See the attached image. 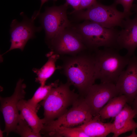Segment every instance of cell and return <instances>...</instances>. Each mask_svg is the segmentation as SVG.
I'll return each mask as SVG.
<instances>
[{"label":"cell","instance_id":"1","mask_svg":"<svg viewBox=\"0 0 137 137\" xmlns=\"http://www.w3.org/2000/svg\"><path fill=\"white\" fill-rule=\"evenodd\" d=\"M95 59V76L101 82L116 83L127 66L131 57L121 55L115 49L105 48L96 50Z\"/></svg>","mask_w":137,"mask_h":137},{"label":"cell","instance_id":"2","mask_svg":"<svg viewBox=\"0 0 137 137\" xmlns=\"http://www.w3.org/2000/svg\"><path fill=\"white\" fill-rule=\"evenodd\" d=\"M63 69L67 82L81 94L85 95L94 84L96 80L94 57L83 55L71 58L64 64Z\"/></svg>","mask_w":137,"mask_h":137},{"label":"cell","instance_id":"3","mask_svg":"<svg viewBox=\"0 0 137 137\" xmlns=\"http://www.w3.org/2000/svg\"><path fill=\"white\" fill-rule=\"evenodd\" d=\"M70 85L67 82L53 88L46 98L40 102L44 109V124L62 115L78 98V95L70 89Z\"/></svg>","mask_w":137,"mask_h":137},{"label":"cell","instance_id":"4","mask_svg":"<svg viewBox=\"0 0 137 137\" xmlns=\"http://www.w3.org/2000/svg\"><path fill=\"white\" fill-rule=\"evenodd\" d=\"M73 27L80 35L87 48L95 50L100 47L118 49L119 31L114 28H105L89 20Z\"/></svg>","mask_w":137,"mask_h":137},{"label":"cell","instance_id":"5","mask_svg":"<svg viewBox=\"0 0 137 137\" xmlns=\"http://www.w3.org/2000/svg\"><path fill=\"white\" fill-rule=\"evenodd\" d=\"M115 3L110 5H103L96 1L87 8L74 12L78 19L89 20L105 28H111L116 26L122 27L123 21L129 16L118 10Z\"/></svg>","mask_w":137,"mask_h":137},{"label":"cell","instance_id":"6","mask_svg":"<svg viewBox=\"0 0 137 137\" xmlns=\"http://www.w3.org/2000/svg\"><path fill=\"white\" fill-rule=\"evenodd\" d=\"M69 110L56 120L44 124L40 133L44 134L48 131L60 126H77L88 122L93 117L84 98H78Z\"/></svg>","mask_w":137,"mask_h":137},{"label":"cell","instance_id":"7","mask_svg":"<svg viewBox=\"0 0 137 137\" xmlns=\"http://www.w3.org/2000/svg\"><path fill=\"white\" fill-rule=\"evenodd\" d=\"M68 6L65 3L59 6L46 7L44 12L40 13L38 16L44 30L47 42L61 31L71 26L67 15Z\"/></svg>","mask_w":137,"mask_h":137},{"label":"cell","instance_id":"8","mask_svg":"<svg viewBox=\"0 0 137 137\" xmlns=\"http://www.w3.org/2000/svg\"><path fill=\"white\" fill-rule=\"evenodd\" d=\"M24 80L19 79L18 81L12 95L9 97H0V109L4 119L5 127L4 132L8 135L14 132L20 119V114L18 108L19 101L24 99L26 94V84Z\"/></svg>","mask_w":137,"mask_h":137},{"label":"cell","instance_id":"9","mask_svg":"<svg viewBox=\"0 0 137 137\" xmlns=\"http://www.w3.org/2000/svg\"><path fill=\"white\" fill-rule=\"evenodd\" d=\"M71 26L61 31L47 42L55 53L75 54L87 48L80 35Z\"/></svg>","mask_w":137,"mask_h":137},{"label":"cell","instance_id":"10","mask_svg":"<svg viewBox=\"0 0 137 137\" xmlns=\"http://www.w3.org/2000/svg\"><path fill=\"white\" fill-rule=\"evenodd\" d=\"M21 15L23 18L21 22L15 19L11 24V45L9 49L3 54L14 49H19L23 51L28 41L35 37L36 32L40 31L42 29L41 26L37 27L35 25L34 21L36 19L34 15L30 19L23 13H21Z\"/></svg>","mask_w":137,"mask_h":137},{"label":"cell","instance_id":"11","mask_svg":"<svg viewBox=\"0 0 137 137\" xmlns=\"http://www.w3.org/2000/svg\"><path fill=\"white\" fill-rule=\"evenodd\" d=\"M85 95L84 100L93 117L98 115L100 110L108 102L118 95L115 83L102 82L92 85Z\"/></svg>","mask_w":137,"mask_h":137},{"label":"cell","instance_id":"12","mask_svg":"<svg viewBox=\"0 0 137 137\" xmlns=\"http://www.w3.org/2000/svg\"><path fill=\"white\" fill-rule=\"evenodd\" d=\"M115 85L118 95L126 97L131 104L137 96V57H131L126 69L122 72Z\"/></svg>","mask_w":137,"mask_h":137},{"label":"cell","instance_id":"13","mask_svg":"<svg viewBox=\"0 0 137 137\" xmlns=\"http://www.w3.org/2000/svg\"><path fill=\"white\" fill-rule=\"evenodd\" d=\"M122 28L117 39L118 48L125 49L126 55L131 57L137 47V16L132 19L128 17L125 19Z\"/></svg>","mask_w":137,"mask_h":137},{"label":"cell","instance_id":"14","mask_svg":"<svg viewBox=\"0 0 137 137\" xmlns=\"http://www.w3.org/2000/svg\"><path fill=\"white\" fill-rule=\"evenodd\" d=\"M136 113L127 103L121 111L115 117L113 124V137L120 135L137 128V123L133 120Z\"/></svg>","mask_w":137,"mask_h":137},{"label":"cell","instance_id":"15","mask_svg":"<svg viewBox=\"0 0 137 137\" xmlns=\"http://www.w3.org/2000/svg\"><path fill=\"white\" fill-rule=\"evenodd\" d=\"M99 115L88 122L78 126L89 137H105L112 133L113 123L102 122Z\"/></svg>","mask_w":137,"mask_h":137},{"label":"cell","instance_id":"16","mask_svg":"<svg viewBox=\"0 0 137 137\" xmlns=\"http://www.w3.org/2000/svg\"><path fill=\"white\" fill-rule=\"evenodd\" d=\"M48 58L47 62L40 68H33V71L36 74L35 81L40 84L41 86L45 85L47 80L50 77L57 69L61 68L60 66L56 67V63L59 58V55L55 53L53 51L46 55Z\"/></svg>","mask_w":137,"mask_h":137},{"label":"cell","instance_id":"17","mask_svg":"<svg viewBox=\"0 0 137 137\" xmlns=\"http://www.w3.org/2000/svg\"><path fill=\"white\" fill-rule=\"evenodd\" d=\"M20 114L26 121L34 132L41 134L44 122L43 119L40 118L37 114V111L33 110L27 104V101L22 99L18 104Z\"/></svg>","mask_w":137,"mask_h":137},{"label":"cell","instance_id":"18","mask_svg":"<svg viewBox=\"0 0 137 137\" xmlns=\"http://www.w3.org/2000/svg\"><path fill=\"white\" fill-rule=\"evenodd\" d=\"M127 103V99L124 95H118L112 98L99 111V115L100 119L102 121L115 117Z\"/></svg>","mask_w":137,"mask_h":137},{"label":"cell","instance_id":"19","mask_svg":"<svg viewBox=\"0 0 137 137\" xmlns=\"http://www.w3.org/2000/svg\"><path fill=\"white\" fill-rule=\"evenodd\" d=\"M44 134L53 137H89L78 126H60L48 131Z\"/></svg>","mask_w":137,"mask_h":137},{"label":"cell","instance_id":"20","mask_svg":"<svg viewBox=\"0 0 137 137\" xmlns=\"http://www.w3.org/2000/svg\"><path fill=\"white\" fill-rule=\"evenodd\" d=\"M59 80H57L48 85H40L36 90L32 98L27 101L28 104L37 112L38 103L46 98L53 88L59 85Z\"/></svg>","mask_w":137,"mask_h":137},{"label":"cell","instance_id":"21","mask_svg":"<svg viewBox=\"0 0 137 137\" xmlns=\"http://www.w3.org/2000/svg\"><path fill=\"white\" fill-rule=\"evenodd\" d=\"M14 132L22 137H40L41 134L34 132L26 121L20 114V119Z\"/></svg>","mask_w":137,"mask_h":137},{"label":"cell","instance_id":"22","mask_svg":"<svg viewBox=\"0 0 137 137\" xmlns=\"http://www.w3.org/2000/svg\"><path fill=\"white\" fill-rule=\"evenodd\" d=\"M134 0H115V3L116 5H121L123 8V12L130 16L131 14V9Z\"/></svg>","mask_w":137,"mask_h":137},{"label":"cell","instance_id":"23","mask_svg":"<svg viewBox=\"0 0 137 137\" xmlns=\"http://www.w3.org/2000/svg\"><path fill=\"white\" fill-rule=\"evenodd\" d=\"M97 0H82L77 11L87 9L91 6Z\"/></svg>","mask_w":137,"mask_h":137},{"label":"cell","instance_id":"24","mask_svg":"<svg viewBox=\"0 0 137 137\" xmlns=\"http://www.w3.org/2000/svg\"><path fill=\"white\" fill-rule=\"evenodd\" d=\"M66 3L68 5L71 6L74 9V10L71 14L77 11L82 0H65Z\"/></svg>","mask_w":137,"mask_h":137},{"label":"cell","instance_id":"25","mask_svg":"<svg viewBox=\"0 0 137 137\" xmlns=\"http://www.w3.org/2000/svg\"><path fill=\"white\" fill-rule=\"evenodd\" d=\"M131 105L132 108L134 110L136 113L137 116V96L132 102Z\"/></svg>","mask_w":137,"mask_h":137},{"label":"cell","instance_id":"26","mask_svg":"<svg viewBox=\"0 0 137 137\" xmlns=\"http://www.w3.org/2000/svg\"><path fill=\"white\" fill-rule=\"evenodd\" d=\"M49 0H41V4L40 7V8L39 10L38 11L36 12L37 15H38L40 13V11L41 8L42 7L43 5L46 2H47Z\"/></svg>","mask_w":137,"mask_h":137},{"label":"cell","instance_id":"27","mask_svg":"<svg viewBox=\"0 0 137 137\" xmlns=\"http://www.w3.org/2000/svg\"><path fill=\"white\" fill-rule=\"evenodd\" d=\"M136 129H134L132 130L131 134L127 137H137V134L135 132Z\"/></svg>","mask_w":137,"mask_h":137},{"label":"cell","instance_id":"28","mask_svg":"<svg viewBox=\"0 0 137 137\" xmlns=\"http://www.w3.org/2000/svg\"><path fill=\"white\" fill-rule=\"evenodd\" d=\"M4 132L1 129L0 130V137H3V133Z\"/></svg>","mask_w":137,"mask_h":137},{"label":"cell","instance_id":"29","mask_svg":"<svg viewBox=\"0 0 137 137\" xmlns=\"http://www.w3.org/2000/svg\"><path fill=\"white\" fill-rule=\"evenodd\" d=\"M136 13H137V15H136V16H137V8H136Z\"/></svg>","mask_w":137,"mask_h":137}]
</instances>
